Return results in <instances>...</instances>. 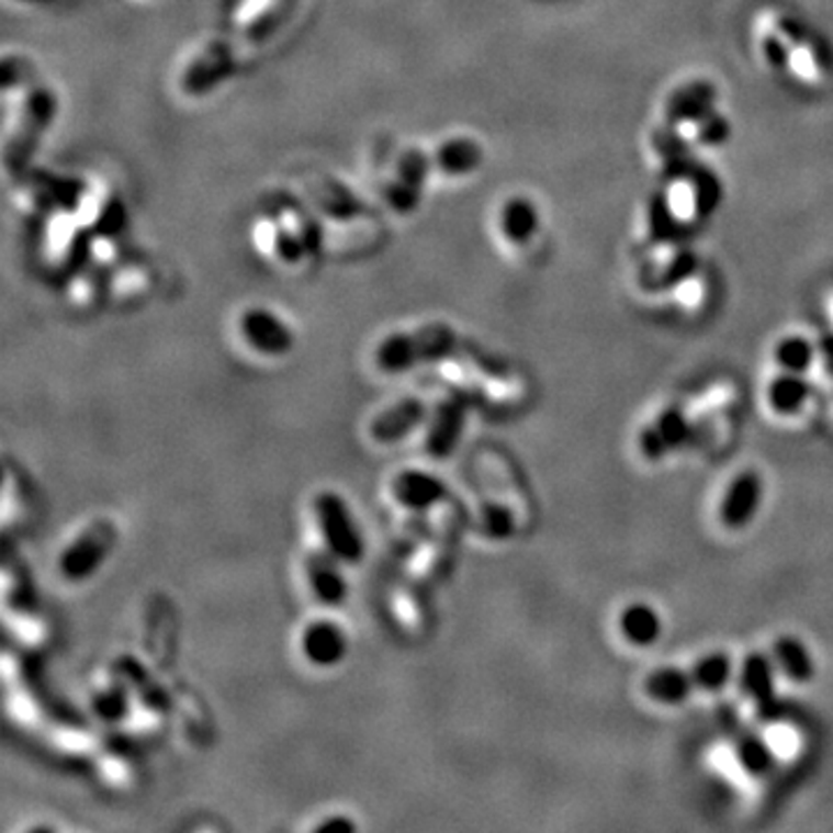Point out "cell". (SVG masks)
Instances as JSON below:
<instances>
[{
    "label": "cell",
    "mask_w": 833,
    "mask_h": 833,
    "mask_svg": "<svg viewBox=\"0 0 833 833\" xmlns=\"http://www.w3.org/2000/svg\"><path fill=\"white\" fill-rule=\"evenodd\" d=\"M810 396H813L810 382L801 373H787V371H780L772 382H768V390H766L768 408L780 417L799 415L806 408Z\"/></svg>",
    "instance_id": "obj_15"
},
{
    "label": "cell",
    "mask_w": 833,
    "mask_h": 833,
    "mask_svg": "<svg viewBox=\"0 0 833 833\" xmlns=\"http://www.w3.org/2000/svg\"><path fill=\"white\" fill-rule=\"evenodd\" d=\"M662 211L674 225L690 227L707 213V192L701 190V181L697 177H674L662 188Z\"/></svg>",
    "instance_id": "obj_9"
},
{
    "label": "cell",
    "mask_w": 833,
    "mask_h": 833,
    "mask_svg": "<svg viewBox=\"0 0 833 833\" xmlns=\"http://www.w3.org/2000/svg\"><path fill=\"white\" fill-rule=\"evenodd\" d=\"M304 653L315 665H331L346 653V639L331 623H315L304 634Z\"/></svg>",
    "instance_id": "obj_19"
},
{
    "label": "cell",
    "mask_w": 833,
    "mask_h": 833,
    "mask_svg": "<svg viewBox=\"0 0 833 833\" xmlns=\"http://www.w3.org/2000/svg\"><path fill=\"white\" fill-rule=\"evenodd\" d=\"M764 498V480L755 470H743L739 473L730 486L724 488L720 507H718V521L728 530H743L751 526L757 517Z\"/></svg>",
    "instance_id": "obj_6"
},
{
    "label": "cell",
    "mask_w": 833,
    "mask_h": 833,
    "mask_svg": "<svg viewBox=\"0 0 833 833\" xmlns=\"http://www.w3.org/2000/svg\"><path fill=\"white\" fill-rule=\"evenodd\" d=\"M244 331L250 344L264 354H281L290 348L292 338L281 319L267 311H252L244 319Z\"/></svg>",
    "instance_id": "obj_16"
},
{
    "label": "cell",
    "mask_w": 833,
    "mask_h": 833,
    "mask_svg": "<svg viewBox=\"0 0 833 833\" xmlns=\"http://www.w3.org/2000/svg\"><path fill=\"white\" fill-rule=\"evenodd\" d=\"M736 762L747 776L762 778L772 774L776 764V755L762 736H745L736 743Z\"/></svg>",
    "instance_id": "obj_23"
},
{
    "label": "cell",
    "mask_w": 833,
    "mask_h": 833,
    "mask_svg": "<svg viewBox=\"0 0 833 833\" xmlns=\"http://www.w3.org/2000/svg\"><path fill=\"white\" fill-rule=\"evenodd\" d=\"M776 662L766 653H747L739 667V690L755 703L762 718L780 716V699L776 695Z\"/></svg>",
    "instance_id": "obj_5"
},
{
    "label": "cell",
    "mask_w": 833,
    "mask_h": 833,
    "mask_svg": "<svg viewBox=\"0 0 833 833\" xmlns=\"http://www.w3.org/2000/svg\"><path fill=\"white\" fill-rule=\"evenodd\" d=\"M751 40L764 70L797 89L818 91L829 81V58L815 35L778 8H764L753 16Z\"/></svg>",
    "instance_id": "obj_2"
},
{
    "label": "cell",
    "mask_w": 833,
    "mask_h": 833,
    "mask_svg": "<svg viewBox=\"0 0 833 833\" xmlns=\"http://www.w3.org/2000/svg\"><path fill=\"white\" fill-rule=\"evenodd\" d=\"M452 346V331L444 327H429L413 336H394L384 340L380 348V364L390 371H401L413 367L421 359H431L442 354Z\"/></svg>",
    "instance_id": "obj_4"
},
{
    "label": "cell",
    "mask_w": 833,
    "mask_h": 833,
    "mask_svg": "<svg viewBox=\"0 0 833 833\" xmlns=\"http://www.w3.org/2000/svg\"><path fill=\"white\" fill-rule=\"evenodd\" d=\"M618 630L628 644L649 649L662 637V616L649 603H632L618 616Z\"/></svg>",
    "instance_id": "obj_13"
},
{
    "label": "cell",
    "mask_w": 833,
    "mask_h": 833,
    "mask_svg": "<svg viewBox=\"0 0 833 833\" xmlns=\"http://www.w3.org/2000/svg\"><path fill=\"white\" fill-rule=\"evenodd\" d=\"M112 544L114 528L110 524H95L63 553L60 570L66 572L70 579H83V576H89L104 561V555Z\"/></svg>",
    "instance_id": "obj_10"
},
{
    "label": "cell",
    "mask_w": 833,
    "mask_h": 833,
    "mask_svg": "<svg viewBox=\"0 0 833 833\" xmlns=\"http://www.w3.org/2000/svg\"><path fill=\"white\" fill-rule=\"evenodd\" d=\"M308 582L313 593L327 605H338L346 597V582L340 579V572L325 553H315L308 561Z\"/></svg>",
    "instance_id": "obj_20"
},
{
    "label": "cell",
    "mask_w": 833,
    "mask_h": 833,
    "mask_svg": "<svg viewBox=\"0 0 833 833\" xmlns=\"http://www.w3.org/2000/svg\"><path fill=\"white\" fill-rule=\"evenodd\" d=\"M772 657L778 672L792 683H810L818 674L815 657L803 644V639L795 634H783L772 644Z\"/></svg>",
    "instance_id": "obj_12"
},
{
    "label": "cell",
    "mask_w": 833,
    "mask_h": 833,
    "mask_svg": "<svg viewBox=\"0 0 833 833\" xmlns=\"http://www.w3.org/2000/svg\"><path fill=\"white\" fill-rule=\"evenodd\" d=\"M461 424H463V408L459 403H447L440 408L436 424L429 436V450L438 457L450 454L452 447L459 440L461 434Z\"/></svg>",
    "instance_id": "obj_22"
},
{
    "label": "cell",
    "mask_w": 833,
    "mask_h": 833,
    "mask_svg": "<svg viewBox=\"0 0 833 833\" xmlns=\"http://www.w3.org/2000/svg\"><path fill=\"white\" fill-rule=\"evenodd\" d=\"M642 690L660 707H678V703L693 697L697 686L690 669L686 672L680 667H660L644 678Z\"/></svg>",
    "instance_id": "obj_11"
},
{
    "label": "cell",
    "mask_w": 833,
    "mask_h": 833,
    "mask_svg": "<svg viewBox=\"0 0 833 833\" xmlns=\"http://www.w3.org/2000/svg\"><path fill=\"white\" fill-rule=\"evenodd\" d=\"M486 528H488L491 536L505 538V536H509L511 530H515V521H511V515L505 507H488Z\"/></svg>",
    "instance_id": "obj_24"
},
{
    "label": "cell",
    "mask_w": 833,
    "mask_h": 833,
    "mask_svg": "<svg viewBox=\"0 0 833 833\" xmlns=\"http://www.w3.org/2000/svg\"><path fill=\"white\" fill-rule=\"evenodd\" d=\"M693 434V424L688 415L683 413L678 405H672V408L662 410L649 426H644L642 431L637 436V447L639 454H642L646 461H660L667 454L680 450L683 444L688 442Z\"/></svg>",
    "instance_id": "obj_7"
},
{
    "label": "cell",
    "mask_w": 833,
    "mask_h": 833,
    "mask_svg": "<svg viewBox=\"0 0 833 833\" xmlns=\"http://www.w3.org/2000/svg\"><path fill=\"white\" fill-rule=\"evenodd\" d=\"M498 239L507 250L526 255L536 248L542 239V213L540 206L528 198H509L498 206L496 216Z\"/></svg>",
    "instance_id": "obj_3"
},
{
    "label": "cell",
    "mask_w": 833,
    "mask_h": 833,
    "mask_svg": "<svg viewBox=\"0 0 833 833\" xmlns=\"http://www.w3.org/2000/svg\"><path fill=\"white\" fill-rule=\"evenodd\" d=\"M396 498L398 503L408 505V507H426L436 503L438 498H442L444 488L440 486V482L431 475H424V473H403L398 480H396Z\"/></svg>",
    "instance_id": "obj_21"
},
{
    "label": "cell",
    "mask_w": 833,
    "mask_h": 833,
    "mask_svg": "<svg viewBox=\"0 0 833 833\" xmlns=\"http://www.w3.org/2000/svg\"><path fill=\"white\" fill-rule=\"evenodd\" d=\"M720 93L707 79L683 81L662 98L651 125L649 146L665 162L707 151L728 137V119L720 112Z\"/></svg>",
    "instance_id": "obj_1"
},
{
    "label": "cell",
    "mask_w": 833,
    "mask_h": 833,
    "mask_svg": "<svg viewBox=\"0 0 833 833\" xmlns=\"http://www.w3.org/2000/svg\"><path fill=\"white\" fill-rule=\"evenodd\" d=\"M734 660L730 653L713 651L701 655L695 665L690 667V674L695 678V686L701 693H720L730 686L734 678Z\"/></svg>",
    "instance_id": "obj_18"
},
{
    "label": "cell",
    "mask_w": 833,
    "mask_h": 833,
    "mask_svg": "<svg viewBox=\"0 0 833 833\" xmlns=\"http://www.w3.org/2000/svg\"><path fill=\"white\" fill-rule=\"evenodd\" d=\"M424 419V403L417 398H403L392 408L380 413L371 424V436L378 442H394L417 429Z\"/></svg>",
    "instance_id": "obj_14"
},
{
    "label": "cell",
    "mask_w": 833,
    "mask_h": 833,
    "mask_svg": "<svg viewBox=\"0 0 833 833\" xmlns=\"http://www.w3.org/2000/svg\"><path fill=\"white\" fill-rule=\"evenodd\" d=\"M820 354H822L820 344H815V340H810L806 336H799V334L780 338L774 348L776 367L780 371L801 373V375H806L810 369H813V364Z\"/></svg>",
    "instance_id": "obj_17"
},
{
    "label": "cell",
    "mask_w": 833,
    "mask_h": 833,
    "mask_svg": "<svg viewBox=\"0 0 833 833\" xmlns=\"http://www.w3.org/2000/svg\"><path fill=\"white\" fill-rule=\"evenodd\" d=\"M317 517H319V528H323V536L329 549L336 553V559L348 561V563L359 561L361 540L344 500L334 494H323L317 498Z\"/></svg>",
    "instance_id": "obj_8"
}]
</instances>
